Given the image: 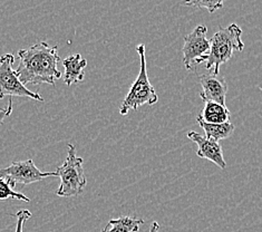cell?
<instances>
[{
	"label": "cell",
	"mask_w": 262,
	"mask_h": 232,
	"mask_svg": "<svg viewBox=\"0 0 262 232\" xmlns=\"http://www.w3.org/2000/svg\"><path fill=\"white\" fill-rule=\"evenodd\" d=\"M58 177L55 172H41L30 159L27 161H14L8 167L0 168V179L8 182L14 189L16 184H32L46 178Z\"/></svg>",
	"instance_id": "7"
},
{
	"label": "cell",
	"mask_w": 262,
	"mask_h": 232,
	"mask_svg": "<svg viewBox=\"0 0 262 232\" xmlns=\"http://www.w3.org/2000/svg\"><path fill=\"white\" fill-rule=\"evenodd\" d=\"M20 59L16 73L24 84H49L55 85V80L61 77L57 68L60 57L57 46H51L41 41L18 52Z\"/></svg>",
	"instance_id": "1"
},
{
	"label": "cell",
	"mask_w": 262,
	"mask_h": 232,
	"mask_svg": "<svg viewBox=\"0 0 262 232\" xmlns=\"http://www.w3.org/2000/svg\"><path fill=\"white\" fill-rule=\"evenodd\" d=\"M242 29L236 24H230L227 27L220 26L219 30L210 39V52L205 68L211 74L217 75L220 67L231 59L234 51L242 52L245 43L242 41Z\"/></svg>",
	"instance_id": "2"
},
{
	"label": "cell",
	"mask_w": 262,
	"mask_h": 232,
	"mask_svg": "<svg viewBox=\"0 0 262 232\" xmlns=\"http://www.w3.org/2000/svg\"><path fill=\"white\" fill-rule=\"evenodd\" d=\"M15 216L17 218L15 232H24V225L27 222V220H29L30 217H32V213H30L29 210L23 209L18 211Z\"/></svg>",
	"instance_id": "16"
},
{
	"label": "cell",
	"mask_w": 262,
	"mask_h": 232,
	"mask_svg": "<svg viewBox=\"0 0 262 232\" xmlns=\"http://www.w3.org/2000/svg\"><path fill=\"white\" fill-rule=\"evenodd\" d=\"M143 223H144L143 219L123 216L118 219L110 220L101 232H139Z\"/></svg>",
	"instance_id": "13"
},
{
	"label": "cell",
	"mask_w": 262,
	"mask_h": 232,
	"mask_svg": "<svg viewBox=\"0 0 262 232\" xmlns=\"http://www.w3.org/2000/svg\"><path fill=\"white\" fill-rule=\"evenodd\" d=\"M137 53L140 55L141 59V68L139 76L135 79L133 85L130 86L129 92L124 98V101L121 104L120 114L122 116L127 115V113L133 110L137 111L142 105L152 106L157 104L159 101V96L155 92L153 85L149 81L147 70H146V58H145V45L137 46Z\"/></svg>",
	"instance_id": "3"
},
{
	"label": "cell",
	"mask_w": 262,
	"mask_h": 232,
	"mask_svg": "<svg viewBox=\"0 0 262 232\" xmlns=\"http://www.w3.org/2000/svg\"><path fill=\"white\" fill-rule=\"evenodd\" d=\"M7 199H15L19 200L24 202H30V199L25 196L20 192H16L8 182L0 179V200H7Z\"/></svg>",
	"instance_id": "14"
},
{
	"label": "cell",
	"mask_w": 262,
	"mask_h": 232,
	"mask_svg": "<svg viewBox=\"0 0 262 232\" xmlns=\"http://www.w3.org/2000/svg\"><path fill=\"white\" fill-rule=\"evenodd\" d=\"M208 27L199 25L189 35L184 36L182 47L183 64L189 72H195V67L205 62L209 57L210 39H208Z\"/></svg>",
	"instance_id": "6"
},
{
	"label": "cell",
	"mask_w": 262,
	"mask_h": 232,
	"mask_svg": "<svg viewBox=\"0 0 262 232\" xmlns=\"http://www.w3.org/2000/svg\"><path fill=\"white\" fill-rule=\"evenodd\" d=\"M200 118L209 124H223L230 122V111L227 106L213 102L204 103V108L199 114Z\"/></svg>",
	"instance_id": "11"
},
{
	"label": "cell",
	"mask_w": 262,
	"mask_h": 232,
	"mask_svg": "<svg viewBox=\"0 0 262 232\" xmlns=\"http://www.w3.org/2000/svg\"><path fill=\"white\" fill-rule=\"evenodd\" d=\"M15 57L12 54H5L0 56V98L9 97H25L36 101L43 102V98L38 93L32 92L25 86L16 71L12 68Z\"/></svg>",
	"instance_id": "5"
},
{
	"label": "cell",
	"mask_w": 262,
	"mask_h": 232,
	"mask_svg": "<svg viewBox=\"0 0 262 232\" xmlns=\"http://www.w3.org/2000/svg\"><path fill=\"white\" fill-rule=\"evenodd\" d=\"M68 154L65 162L57 167L56 173L60 179V184L56 194L59 197H77L82 194L87 184L83 168V159L76 155V147L72 143L67 144Z\"/></svg>",
	"instance_id": "4"
},
{
	"label": "cell",
	"mask_w": 262,
	"mask_h": 232,
	"mask_svg": "<svg viewBox=\"0 0 262 232\" xmlns=\"http://www.w3.org/2000/svg\"><path fill=\"white\" fill-rule=\"evenodd\" d=\"M183 6H188V7H195L199 9H208L209 12L213 14L217 9H221L223 7V2L221 0H216V2H208V0H195V2H185L182 3Z\"/></svg>",
	"instance_id": "15"
},
{
	"label": "cell",
	"mask_w": 262,
	"mask_h": 232,
	"mask_svg": "<svg viewBox=\"0 0 262 232\" xmlns=\"http://www.w3.org/2000/svg\"><path fill=\"white\" fill-rule=\"evenodd\" d=\"M160 230V223L154 221L152 224H151V228H149V231L148 232H158Z\"/></svg>",
	"instance_id": "18"
},
{
	"label": "cell",
	"mask_w": 262,
	"mask_h": 232,
	"mask_svg": "<svg viewBox=\"0 0 262 232\" xmlns=\"http://www.w3.org/2000/svg\"><path fill=\"white\" fill-rule=\"evenodd\" d=\"M11 113H12V98L9 97V102H8L7 106H6L5 109H3L2 111H0V125L4 124L6 118H7L8 116H10Z\"/></svg>",
	"instance_id": "17"
},
{
	"label": "cell",
	"mask_w": 262,
	"mask_h": 232,
	"mask_svg": "<svg viewBox=\"0 0 262 232\" xmlns=\"http://www.w3.org/2000/svg\"><path fill=\"white\" fill-rule=\"evenodd\" d=\"M63 66L65 67L64 81L66 85L71 86L77 84L84 79V68L87 66V60L84 59L80 54L67 56L63 59Z\"/></svg>",
	"instance_id": "10"
},
{
	"label": "cell",
	"mask_w": 262,
	"mask_h": 232,
	"mask_svg": "<svg viewBox=\"0 0 262 232\" xmlns=\"http://www.w3.org/2000/svg\"><path fill=\"white\" fill-rule=\"evenodd\" d=\"M196 122L199 123L200 126L203 129L205 137H207L208 140L214 141L217 143H219L220 140L228 139V137L232 135L235 130V126L231 122H227L223 124H209L202 121L199 115L196 117Z\"/></svg>",
	"instance_id": "12"
},
{
	"label": "cell",
	"mask_w": 262,
	"mask_h": 232,
	"mask_svg": "<svg viewBox=\"0 0 262 232\" xmlns=\"http://www.w3.org/2000/svg\"><path fill=\"white\" fill-rule=\"evenodd\" d=\"M188 137L198 145L196 155L199 158L209 160L219 166L221 170H226L227 163L223 156V150L217 142L208 140L205 136H201L194 131H190Z\"/></svg>",
	"instance_id": "9"
},
{
	"label": "cell",
	"mask_w": 262,
	"mask_h": 232,
	"mask_svg": "<svg viewBox=\"0 0 262 232\" xmlns=\"http://www.w3.org/2000/svg\"><path fill=\"white\" fill-rule=\"evenodd\" d=\"M199 83L202 86V92L200 93L204 103L213 102L223 106L226 105V96L228 93V84L223 78L217 75L208 74L199 76Z\"/></svg>",
	"instance_id": "8"
}]
</instances>
